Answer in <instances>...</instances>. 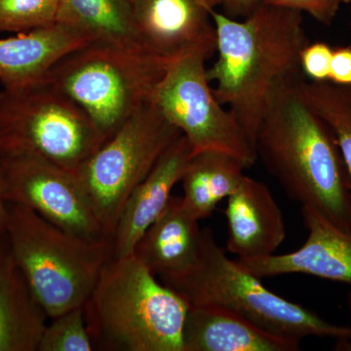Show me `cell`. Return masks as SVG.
<instances>
[{
	"label": "cell",
	"instance_id": "6da1fadb",
	"mask_svg": "<svg viewBox=\"0 0 351 351\" xmlns=\"http://www.w3.org/2000/svg\"><path fill=\"white\" fill-rule=\"evenodd\" d=\"M302 76L288 78L274 90L254 149L293 200L350 228V177L332 131L300 93Z\"/></svg>",
	"mask_w": 351,
	"mask_h": 351
},
{
	"label": "cell",
	"instance_id": "7a4b0ae2",
	"mask_svg": "<svg viewBox=\"0 0 351 351\" xmlns=\"http://www.w3.org/2000/svg\"><path fill=\"white\" fill-rule=\"evenodd\" d=\"M302 13L261 4L243 19L215 10L217 60L207 69L219 103L228 106L254 141L271 94L302 75L300 57L308 44Z\"/></svg>",
	"mask_w": 351,
	"mask_h": 351
},
{
	"label": "cell",
	"instance_id": "3957f363",
	"mask_svg": "<svg viewBox=\"0 0 351 351\" xmlns=\"http://www.w3.org/2000/svg\"><path fill=\"white\" fill-rule=\"evenodd\" d=\"M189 308L133 253L106 263L84 314L95 350L184 351Z\"/></svg>",
	"mask_w": 351,
	"mask_h": 351
},
{
	"label": "cell",
	"instance_id": "277c9868",
	"mask_svg": "<svg viewBox=\"0 0 351 351\" xmlns=\"http://www.w3.org/2000/svg\"><path fill=\"white\" fill-rule=\"evenodd\" d=\"M5 230L11 257L49 319L84 306L112 257V240L76 237L21 205L7 203Z\"/></svg>",
	"mask_w": 351,
	"mask_h": 351
},
{
	"label": "cell",
	"instance_id": "5b68a950",
	"mask_svg": "<svg viewBox=\"0 0 351 351\" xmlns=\"http://www.w3.org/2000/svg\"><path fill=\"white\" fill-rule=\"evenodd\" d=\"M161 282L182 295L189 306H223L288 338L351 339L350 327L328 322L311 309L269 290L260 278L226 256L208 228L202 230L195 265L182 276Z\"/></svg>",
	"mask_w": 351,
	"mask_h": 351
},
{
	"label": "cell",
	"instance_id": "8992f818",
	"mask_svg": "<svg viewBox=\"0 0 351 351\" xmlns=\"http://www.w3.org/2000/svg\"><path fill=\"white\" fill-rule=\"evenodd\" d=\"M170 62L142 46L89 43L64 57L46 80L80 106L108 138L151 103Z\"/></svg>",
	"mask_w": 351,
	"mask_h": 351
},
{
	"label": "cell",
	"instance_id": "52a82bcc",
	"mask_svg": "<svg viewBox=\"0 0 351 351\" xmlns=\"http://www.w3.org/2000/svg\"><path fill=\"white\" fill-rule=\"evenodd\" d=\"M107 138L47 80L0 90V157H39L75 173Z\"/></svg>",
	"mask_w": 351,
	"mask_h": 351
},
{
	"label": "cell",
	"instance_id": "ba28073f",
	"mask_svg": "<svg viewBox=\"0 0 351 351\" xmlns=\"http://www.w3.org/2000/svg\"><path fill=\"white\" fill-rule=\"evenodd\" d=\"M181 136L151 101L127 119L76 171L110 239L132 191Z\"/></svg>",
	"mask_w": 351,
	"mask_h": 351
},
{
	"label": "cell",
	"instance_id": "9c48e42d",
	"mask_svg": "<svg viewBox=\"0 0 351 351\" xmlns=\"http://www.w3.org/2000/svg\"><path fill=\"white\" fill-rule=\"evenodd\" d=\"M207 61L199 53L171 60L152 101L186 138L191 156L219 152L248 169L258 160L255 149L237 117L215 96L207 77Z\"/></svg>",
	"mask_w": 351,
	"mask_h": 351
},
{
	"label": "cell",
	"instance_id": "30bf717a",
	"mask_svg": "<svg viewBox=\"0 0 351 351\" xmlns=\"http://www.w3.org/2000/svg\"><path fill=\"white\" fill-rule=\"evenodd\" d=\"M0 170L6 203L29 208L82 239H110L75 173L29 156L0 157Z\"/></svg>",
	"mask_w": 351,
	"mask_h": 351
},
{
	"label": "cell",
	"instance_id": "8fae6325",
	"mask_svg": "<svg viewBox=\"0 0 351 351\" xmlns=\"http://www.w3.org/2000/svg\"><path fill=\"white\" fill-rule=\"evenodd\" d=\"M138 36L147 49L175 59L199 53L216 54L212 13L219 0H130Z\"/></svg>",
	"mask_w": 351,
	"mask_h": 351
},
{
	"label": "cell",
	"instance_id": "7c38bea8",
	"mask_svg": "<svg viewBox=\"0 0 351 351\" xmlns=\"http://www.w3.org/2000/svg\"><path fill=\"white\" fill-rule=\"evenodd\" d=\"M302 216L308 234L301 248L237 263L260 279L300 274L351 285V228H339L308 207H302Z\"/></svg>",
	"mask_w": 351,
	"mask_h": 351
},
{
	"label": "cell",
	"instance_id": "4fadbf2b",
	"mask_svg": "<svg viewBox=\"0 0 351 351\" xmlns=\"http://www.w3.org/2000/svg\"><path fill=\"white\" fill-rule=\"evenodd\" d=\"M226 249L237 258L267 257L286 239L282 211L267 184L245 175L228 197Z\"/></svg>",
	"mask_w": 351,
	"mask_h": 351
},
{
	"label": "cell",
	"instance_id": "5bb4252c",
	"mask_svg": "<svg viewBox=\"0 0 351 351\" xmlns=\"http://www.w3.org/2000/svg\"><path fill=\"white\" fill-rule=\"evenodd\" d=\"M191 149L181 136L164 152L149 175L132 191L120 212L112 237V257L131 255L145 230L167 206L172 191L181 182Z\"/></svg>",
	"mask_w": 351,
	"mask_h": 351
},
{
	"label": "cell",
	"instance_id": "9a60e30c",
	"mask_svg": "<svg viewBox=\"0 0 351 351\" xmlns=\"http://www.w3.org/2000/svg\"><path fill=\"white\" fill-rule=\"evenodd\" d=\"M184 351H298L300 341L267 331L225 307L189 306Z\"/></svg>",
	"mask_w": 351,
	"mask_h": 351
},
{
	"label": "cell",
	"instance_id": "2e32d148",
	"mask_svg": "<svg viewBox=\"0 0 351 351\" xmlns=\"http://www.w3.org/2000/svg\"><path fill=\"white\" fill-rule=\"evenodd\" d=\"M182 196L167 206L145 230L134 254L160 281L188 272L199 257L202 230Z\"/></svg>",
	"mask_w": 351,
	"mask_h": 351
},
{
	"label": "cell",
	"instance_id": "e0dca14e",
	"mask_svg": "<svg viewBox=\"0 0 351 351\" xmlns=\"http://www.w3.org/2000/svg\"><path fill=\"white\" fill-rule=\"evenodd\" d=\"M89 43L80 32L59 23L0 38V83L12 89L41 82L64 57Z\"/></svg>",
	"mask_w": 351,
	"mask_h": 351
},
{
	"label": "cell",
	"instance_id": "ac0fdd59",
	"mask_svg": "<svg viewBox=\"0 0 351 351\" xmlns=\"http://www.w3.org/2000/svg\"><path fill=\"white\" fill-rule=\"evenodd\" d=\"M48 320L10 257L0 269V351H38Z\"/></svg>",
	"mask_w": 351,
	"mask_h": 351
},
{
	"label": "cell",
	"instance_id": "d6986e66",
	"mask_svg": "<svg viewBox=\"0 0 351 351\" xmlns=\"http://www.w3.org/2000/svg\"><path fill=\"white\" fill-rule=\"evenodd\" d=\"M58 23L80 32L90 43L145 47L130 0H60Z\"/></svg>",
	"mask_w": 351,
	"mask_h": 351
},
{
	"label": "cell",
	"instance_id": "ffe728a7",
	"mask_svg": "<svg viewBox=\"0 0 351 351\" xmlns=\"http://www.w3.org/2000/svg\"><path fill=\"white\" fill-rule=\"evenodd\" d=\"M243 164L226 154L206 152L189 158L181 182L184 205L197 219L211 216L221 200L228 199L245 177Z\"/></svg>",
	"mask_w": 351,
	"mask_h": 351
},
{
	"label": "cell",
	"instance_id": "44dd1931",
	"mask_svg": "<svg viewBox=\"0 0 351 351\" xmlns=\"http://www.w3.org/2000/svg\"><path fill=\"white\" fill-rule=\"evenodd\" d=\"M299 90L308 107L332 131L351 184V85L306 82L302 76Z\"/></svg>",
	"mask_w": 351,
	"mask_h": 351
},
{
	"label": "cell",
	"instance_id": "7402d4cb",
	"mask_svg": "<svg viewBox=\"0 0 351 351\" xmlns=\"http://www.w3.org/2000/svg\"><path fill=\"white\" fill-rule=\"evenodd\" d=\"M60 0H0V32L22 34L57 24Z\"/></svg>",
	"mask_w": 351,
	"mask_h": 351
},
{
	"label": "cell",
	"instance_id": "603a6c76",
	"mask_svg": "<svg viewBox=\"0 0 351 351\" xmlns=\"http://www.w3.org/2000/svg\"><path fill=\"white\" fill-rule=\"evenodd\" d=\"M38 351H92L93 339L85 320L84 306L51 318Z\"/></svg>",
	"mask_w": 351,
	"mask_h": 351
},
{
	"label": "cell",
	"instance_id": "cb8c5ba5",
	"mask_svg": "<svg viewBox=\"0 0 351 351\" xmlns=\"http://www.w3.org/2000/svg\"><path fill=\"white\" fill-rule=\"evenodd\" d=\"M332 49L324 43H308L301 52L300 64L302 73L311 82H329Z\"/></svg>",
	"mask_w": 351,
	"mask_h": 351
},
{
	"label": "cell",
	"instance_id": "d4e9b609",
	"mask_svg": "<svg viewBox=\"0 0 351 351\" xmlns=\"http://www.w3.org/2000/svg\"><path fill=\"white\" fill-rule=\"evenodd\" d=\"M343 2V0H263L262 4L304 12L321 24L330 25Z\"/></svg>",
	"mask_w": 351,
	"mask_h": 351
},
{
	"label": "cell",
	"instance_id": "484cf974",
	"mask_svg": "<svg viewBox=\"0 0 351 351\" xmlns=\"http://www.w3.org/2000/svg\"><path fill=\"white\" fill-rule=\"evenodd\" d=\"M329 82L339 85H351V46L332 50Z\"/></svg>",
	"mask_w": 351,
	"mask_h": 351
},
{
	"label": "cell",
	"instance_id": "4316f807",
	"mask_svg": "<svg viewBox=\"0 0 351 351\" xmlns=\"http://www.w3.org/2000/svg\"><path fill=\"white\" fill-rule=\"evenodd\" d=\"M263 0H219L223 14L233 19H243L262 4Z\"/></svg>",
	"mask_w": 351,
	"mask_h": 351
},
{
	"label": "cell",
	"instance_id": "83f0119b",
	"mask_svg": "<svg viewBox=\"0 0 351 351\" xmlns=\"http://www.w3.org/2000/svg\"><path fill=\"white\" fill-rule=\"evenodd\" d=\"M11 257L10 246L7 237L5 228L0 226V269Z\"/></svg>",
	"mask_w": 351,
	"mask_h": 351
},
{
	"label": "cell",
	"instance_id": "f1b7e54d",
	"mask_svg": "<svg viewBox=\"0 0 351 351\" xmlns=\"http://www.w3.org/2000/svg\"><path fill=\"white\" fill-rule=\"evenodd\" d=\"M7 218V203L3 197V189H2V175L0 170V226L5 228Z\"/></svg>",
	"mask_w": 351,
	"mask_h": 351
},
{
	"label": "cell",
	"instance_id": "f546056e",
	"mask_svg": "<svg viewBox=\"0 0 351 351\" xmlns=\"http://www.w3.org/2000/svg\"><path fill=\"white\" fill-rule=\"evenodd\" d=\"M346 306H348V313H350L351 319V290L346 295ZM336 350L339 351H351V339L348 341H337Z\"/></svg>",
	"mask_w": 351,
	"mask_h": 351
},
{
	"label": "cell",
	"instance_id": "4dcf8cb0",
	"mask_svg": "<svg viewBox=\"0 0 351 351\" xmlns=\"http://www.w3.org/2000/svg\"><path fill=\"white\" fill-rule=\"evenodd\" d=\"M343 2H346V3L351 4V0H343Z\"/></svg>",
	"mask_w": 351,
	"mask_h": 351
},
{
	"label": "cell",
	"instance_id": "1f68e13d",
	"mask_svg": "<svg viewBox=\"0 0 351 351\" xmlns=\"http://www.w3.org/2000/svg\"><path fill=\"white\" fill-rule=\"evenodd\" d=\"M350 6H351V4H350ZM350 25H351V23H350Z\"/></svg>",
	"mask_w": 351,
	"mask_h": 351
}]
</instances>
